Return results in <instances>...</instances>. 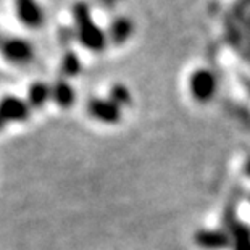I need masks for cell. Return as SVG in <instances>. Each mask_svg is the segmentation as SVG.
<instances>
[{
	"mask_svg": "<svg viewBox=\"0 0 250 250\" xmlns=\"http://www.w3.org/2000/svg\"><path fill=\"white\" fill-rule=\"evenodd\" d=\"M73 18L76 21L78 37L81 41V44L92 52H102L105 49V45H107L108 37L94 23L92 17H90L89 5L84 2L74 3Z\"/></svg>",
	"mask_w": 250,
	"mask_h": 250,
	"instance_id": "6da1fadb",
	"label": "cell"
},
{
	"mask_svg": "<svg viewBox=\"0 0 250 250\" xmlns=\"http://www.w3.org/2000/svg\"><path fill=\"white\" fill-rule=\"evenodd\" d=\"M189 90L195 102L208 104L218 90V79L213 71L207 70V68L195 70L189 78Z\"/></svg>",
	"mask_w": 250,
	"mask_h": 250,
	"instance_id": "7a4b0ae2",
	"label": "cell"
},
{
	"mask_svg": "<svg viewBox=\"0 0 250 250\" xmlns=\"http://www.w3.org/2000/svg\"><path fill=\"white\" fill-rule=\"evenodd\" d=\"M0 52L5 60L13 65H28L34 58V49L31 42L21 37H7L0 41Z\"/></svg>",
	"mask_w": 250,
	"mask_h": 250,
	"instance_id": "3957f363",
	"label": "cell"
},
{
	"mask_svg": "<svg viewBox=\"0 0 250 250\" xmlns=\"http://www.w3.org/2000/svg\"><path fill=\"white\" fill-rule=\"evenodd\" d=\"M31 116V107L28 100L17 95H5L0 99V118L5 123H23Z\"/></svg>",
	"mask_w": 250,
	"mask_h": 250,
	"instance_id": "277c9868",
	"label": "cell"
},
{
	"mask_svg": "<svg viewBox=\"0 0 250 250\" xmlns=\"http://www.w3.org/2000/svg\"><path fill=\"white\" fill-rule=\"evenodd\" d=\"M87 113L105 125H115L121 120V108L110 99H92L87 104Z\"/></svg>",
	"mask_w": 250,
	"mask_h": 250,
	"instance_id": "5b68a950",
	"label": "cell"
},
{
	"mask_svg": "<svg viewBox=\"0 0 250 250\" xmlns=\"http://www.w3.org/2000/svg\"><path fill=\"white\" fill-rule=\"evenodd\" d=\"M197 247L204 250H223L231 247V237L225 228L221 229H199L194 234Z\"/></svg>",
	"mask_w": 250,
	"mask_h": 250,
	"instance_id": "8992f818",
	"label": "cell"
},
{
	"mask_svg": "<svg viewBox=\"0 0 250 250\" xmlns=\"http://www.w3.org/2000/svg\"><path fill=\"white\" fill-rule=\"evenodd\" d=\"M18 20L26 28L37 29L44 24V12L36 0H15Z\"/></svg>",
	"mask_w": 250,
	"mask_h": 250,
	"instance_id": "52a82bcc",
	"label": "cell"
},
{
	"mask_svg": "<svg viewBox=\"0 0 250 250\" xmlns=\"http://www.w3.org/2000/svg\"><path fill=\"white\" fill-rule=\"evenodd\" d=\"M229 232L232 250H250V225L246 221H232L225 228Z\"/></svg>",
	"mask_w": 250,
	"mask_h": 250,
	"instance_id": "ba28073f",
	"label": "cell"
},
{
	"mask_svg": "<svg viewBox=\"0 0 250 250\" xmlns=\"http://www.w3.org/2000/svg\"><path fill=\"white\" fill-rule=\"evenodd\" d=\"M52 100L60 108H70L76 102V92L71 87V84L65 79H58L52 86Z\"/></svg>",
	"mask_w": 250,
	"mask_h": 250,
	"instance_id": "9c48e42d",
	"label": "cell"
},
{
	"mask_svg": "<svg viewBox=\"0 0 250 250\" xmlns=\"http://www.w3.org/2000/svg\"><path fill=\"white\" fill-rule=\"evenodd\" d=\"M52 99V86L45 83H33L28 89V104L31 108H42Z\"/></svg>",
	"mask_w": 250,
	"mask_h": 250,
	"instance_id": "30bf717a",
	"label": "cell"
},
{
	"mask_svg": "<svg viewBox=\"0 0 250 250\" xmlns=\"http://www.w3.org/2000/svg\"><path fill=\"white\" fill-rule=\"evenodd\" d=\"M132 33V23L131 20L127 18H116L113 23L110 26V41L113 44L120 45V44H125V42L129 39V36Z\"/></svg>",
	"mask_w": 250,
	"mask_h": 250,
	"instance_id": "8fae6325",
	"label": "cell"
},
{
	"mask_svg": "<svg viewBox=\"0 0 250 250\" xmlns=\"http://www.w3.org/2000/svg\"><path fill=\"white\" fill-rule=\"evenodd\" d=\"M111 102L116 104L118 107H129L132 104V95L129 92V89L123 84H113L110 89V97H108Z\"/></svg>",
	"mask_w": 250,
	"mask_h": 250,
	"instance_id": "7c38bea8",
	"label": "cell"
},
{
	"mask_svg": "<svg viewBox=\"0 0 250 250\" xmlns=\"http://www.w3.org/2000/svg\"><path fill=\"white\" fill-rule=\"evenodd\" d=\"M62 70L70 78H74L79 74V71H81V62H79V57L74 52H66L62 60Z\"/></svg>",
	"mask_w": 250,
	"mask_h": 250,
	"instance_id": "4fadbf2b",
	"label": "cell"
},
{
	"mask_svg": "<svg viewBox=\"0 0 250 250\" xmlns=\"http://www.w3.org/2000/svg\"><path fill=\"white\" fill-rule=\"evenodd\" d=\"M244 173L250 178V157L246 160V163H244Z\"/></svg>",
	"mask_w": 250,
	"mask_h": 250,
	"instance_id": "5bb4252c",
	"label": "cell"
},
{
	"mask_svg": "<svg viewBox=\"0 0 250 250\" xmlns=\"http://www.w3.org/2000/svg\"><path fill=\"white\" fill-rule=\"evenodd\" d=\"M3 127H5V121H3L2 118H0V131H2Z\"/></svg>",
	"mask_w": 250,
	"mask_h": 250,
	"instance_id": "9a60e30c",
	"label": "cell"
},
{
	"mask_svg": "<svg viewBox=\"0 0 250 250\" xmlns=\"http://www.w3.org/2000/svg\"><path fill=\"white\" fill-rule=\"evenodd\" d=\"M244 3H247V5H250V0H242Z\"/></svg>",
	"mask_w": 250,
	"mask_h": 250,
	"instance_id": "2e32d148",
	"label": "cell"
}]
</instances>
